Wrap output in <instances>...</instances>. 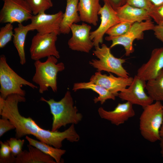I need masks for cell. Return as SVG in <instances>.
Masks as SVG:
<instances>
[{"label":"cell","instance_id":"obj_1","mask_svg":"<svg viewBox=\"0 0 163 163\" xmlns=\"http://www.w3.org/2000/svg\"><path fill=\"white\" fill-rule=\"evenodd\" d=\"M25 101L24 96L16 94L8 95L5 99L0 97V115L14 125L15 137L18 139L28 135L35 137L40 128L30 117H25L20 113L18 104Z\"/></svg>","mask_w":163,"mask_h":163},{"label":"cell","instance_id":"obj_2","mask_svg":"<svg viewBox=\"0 0 163 163\" xmlns=\"http://www.w3.org/2000/svg\"><path fill=\"white\" fill-rule=\"evenodd\" d=\"M40 100L46 102L49 105L53 116L52 131L58 130L61 127L65 126L68 124H77L82 119V114L78 112L77 107L74 106L73 98L69 91L59 101L53 99L47 100L43 97Z\"/></svg>","mask_w":163,"mask_h":163},{"label":"cell","instance_id":"obj_3","mask_svg":"<svg viewBox=\"0 0 163 163\" xmlns=\"http://www.w3.org/2000/svg\"><path fill=\"white\" fill-rule=\"evenodd\" d=\"M57 58L53 56L48 57L44 62L40 60L35 61V72L32 81L39 85V91L40 94L48 91L49 87L54 92L57 91V74L65 69L64 63H57Z\"/></svg>","mask_w":163,"mask_h":163},{"label":"cell","instance_id":"obj_4","mask_svg":"<svg viewBox=\"0 0 163 163\" xmlns=\"http://www.w3.org/2000/svg\"><path fill=\"white\" fill-rule=\"evenodd\" d=\"M163 105L155 101L143 108L139 120V129L142 136L151 142L160 141V130L163 120Z\"/></svg>","mask_w":163,"mask_h":163},{"label":"cell","instance_id":"obj_5","mask_svg":"<svg viewBox=\"0 0 163 163\" xmlns=\"http://www.w3.org/2000/svg\"><path fill=\"white\" fill-rule=\"evenodd\" d=\"M0 97L4 99L13 94L24 97L26 92L21 88L23 85L28 86L33 89L38 88L16 73L8 64L4 55L0 56Z\"/></svg>","mask_w":163,"mask_h":163},{"label":"cell","instance_id":"obj_6","mask_svg":"<svg viewBox=\"0 0 163 163\" xmlns=\"http://www.w3.org/2000/svg\"><path fill=\"white\" fill-rule=\"evenodd\" d=\"M94 49L93 53L98 59H92L89 64L97 71H105L120 77H129V74L122 66L126 59L115 57L111 53L110 47L105 44H102L101 47L94 46Z\"/></svg>","mask_w":163,"mask_h":163},{"label":"cell","instance_id":"obj_7","mask_svg":"<svg viewBox=\"0 0 163 163\" xmlns=\"http://www.w3.org/2000/svg\"><path fill=\"white\" fill-rule=\"evenodd\" d=\"M155 26L152 19L140 22H134L128 32L124 35L116 37L108 36L105 37V39L107 41H112L110 48L117 45L123 46L125 50V55L128 56L134 51L133 45L134 40L143 39L144 32L153 30Z\"/></svg>","mask_w":163,"mask_h":163},{"label":"cell","instance_id":"obj_8","mask_svg":"<svg viewBox=\"0 0 163 163\" xmlns=\"http://www.w3.org/2000/svg\"><path fill=\"white\" fill-rule=\"evenodd\" d=\"M3 5L0 11L1 23L18 24L31 20L33 13L25 0H2Z\"/></svg>","mask_w":163,"mask_h":163},{"label":"cell","instance_id":"obj_9","mask_svg":"<svg viewBox=\"0 0 163 163\" xmlns=\"http://www.w3.org/2000/svg\"><path fill=\"white\" fill-rule=\"evenodd\" d=\"M58 35L55 33L41 34L37 33L33 37L30 48L31 59L36 61L53 56L60 58L56 46Z\"/></svg>","mask_w":163,"mask_h":163},{"label":"cell","instance_id":"obj_10","mask_svg":"<svg viewBox=\"0 0 163 163\" xmlns=\"http://www.w3.org/2000/svg\"><path fill=\"white\" fill-rule=\"evenodd\" d=\"M146 82L135 75L131 84L128 88L119 92L117 96L122 100L128 101L133 105H139L143 108L153 103V100L145 91Z\"/></svg>","mask_w":163,"mask_h":163},{"label":"cell","instance_id":"obj_11","mask_svg":"<svg viewBox=\"0 0 163 163\" xmlns=\"http://www.w3.org/2000/svg\"><path fill=\"white\" fill-rule=\"evenodd\" d=\"M63 14L61 11L51 14L41 12L33 15L29 25L31 31L36 30L41 34L53 33L59 35Z\"/></svg>","mask_w":163,"mask_h":163},{"label":"cell","instance_id":"obj_12","mask_svg":"<svg viewBox=\"0 0 163 163\" xmlns=\"http://www.w3.org/2000/svg\"><path fill=\"white\" fill-rule=\"evenodd\" d=\"M101 22L98 27L90 32V38L94 46H99L103 42V37L107 31L114 25L120 22L115 10L109 4L104 3L98 13Z\"/></svg>","mask_w":163,"mask_h":163},{"label":"cell","instance_id":"obj_13","mask_svg":"<svg viewBox=\"0 0 163 163\" xmlns=\"http://www.w3.org/2000/svg\"><path fill=\"white\" fill-rule=\"evenodd\" d=\"M35 137L40 141L59 149L62 147V142L65 139L72 142H77L80 139L74 124L63 132L50 131L40 127Z\"/></svg>","mask_w":163,"mask_h":163},{"label":"cell","instance_id":"obj_14","mask_svg":"<svg viewBox=\"0 0 163 163\" xmlns=\"http://www.w3.org/2000/svg\"><path fill=\"white\" fill-rule=\"evenodd\" d=\"M91 28V26L84 23L72 24L70 27L72 36L68 42L69 48L74 51L89 53L94 46L90 38Z\"/></svg>","mask_w":163,"mask_h":163},{"label":"cell","instance_id":"obj_15","mask_svg":"<svg viewBox=\"0 0 163 163\" xmlns=\"http://www.w3.org/2000/svg\"><path fill=\"white\" fill-rule=\"evenodd\" d=\"M133 78L131 77H117L111 73L107 75L97 71L91 76L90 81L100 85L117 96L119 92L131 84Z\"/></svg>","mask_w":163,"mask_h":163},{"label":"cell","instance_id":"obj_16","mask_svg":"<svg viewBox=\"0 0 163 163\" xmlns=\"http://www.w3.org/2000/svg\"><path fill=\"white\" fill-rule=\"evenodd\" d=\"M133 104L128 101L119 103L114 109L107 111L100 107L98 110V114L102 119L110 121L118 126L123 124L135 115Z\"/></svg>","mask_w":163,"mask_h":163},{"label":"cell","instance_id":"obj_17","mask_svg":"<svg viewBox=\"0 0 163 163\" xmlns=\"http://www.w3.org/2000/svg\"><path fill=\"white\" fill-rule=\"evenodd\" d=\"M163 69V47L156 48L152 52L149 60L138 69L136 75L147 81L155 78Z\"/></svg>","mask_w":163,"mask_h":163},{"label":"cell","instance_id":"obj_18","mask_svg":"<svg viewBox=\"0 0 163 163\" xmlns=\"http://www.w3.org/2000/svg\"><path fill=\"white\" fill-rule=\"evenodd\" d=\"M101 7L99 0H79L78 10L81 21L96 26Z\"/></svg>","mask_w":163,"mask_h":163},{"label":"cell","instance_id":"obj_19","mask_svg":"<svg viewBox=\"0 0 163 163\" xmlns=\"http://www.w3.org/2000/svg\"><path fill=\"white\" fill-rule=\"evenodd\" d=\"M115 10L120 22L133 23L151 19L147 10L133 7L127 3Z\"/></svg>","mask_w":163,"mask_h":163},{"label":"cell","instance_id":"obj_20","mask_svg":"<svg viewBox=\"0 0 163 163\" xmlns=\"http://www.w3.org/2000/svg\"><path fill=\"white\" fill-rule=\"evenodd\" d=\"M28 150H24L15 157V163H56L50 156L36 147L27 145Z\"/></svg>","mask_w":163,"mask_h":163},{"label":"cell","instance_id":"obj_21","mask_svg":"<svg viewBox=\"0 0 163 163\" xmlns=\"http://www.w3.org/2000/svg\"><path fill=\"white\" fill-rule=\"evenodd\" d=\"M79 1L66 0V10L60 25L61 33L69 34L71 31L72 25L81 21L78 10Z\"/></svg>","mask_w":163,"mask_h":163},{"label":"cell","instance_id":"obj_22","mask_svg":"<svg viewBox=\"0 0 163 163\" xmlns=\"http://www.w3.org/2000/svg\"><path fill=\"white\" fill-rule=\"evenodd\" d=\"M81 89H91L98 94V96L95 97L93 99L95 103L100 102L101 104H103L107 100H115L116 97L114 94L102 86L91 81L88 82L75 83L72 90L75 91Z\"/></svg>","mask_w":163,"mask_h":163},{"label":"cell","instance_id":"obj_23","mask_svg":"<svg viewBox=\"0 0 163 163\" xmlns=\"http://www.w3.org/2000/svg\"><path fill=\"white\" fill-rule=\"evenodd\" d=\"M14 31L13 43L18 52L20 63L21 65H24L26 62L24 51L26 37L28 32L31 30L29 24L24 26L20 23L18 24V26L14 28Z\"/></svg>","mask_w":163,"mask_h":163},{"label":"cell","instance_id":"obj_24","mask_svg":"<svg viewBox=\"0 0 163 163\" xmlns=\"http://www.w3.org/2000/svg\"><path fill=\"white\" fill-rule=\"evenodd\" d=\"M145 89L153 101H163V69L155 78L147 81Z\"/></svg>","mask_w":163,"mask_h":163},{"label":"cell","instance_id":"obj_25","mask_svg":"<svg viewBox=\"0 0 163 163\" xmlns=\"http://www.w3.org/2000/svg\"><path fill=\"white\" fill-rule=\"evenodd\" d=\"M25 138L30 145L36 147L44 153L52 157L56 163L60 162L62 156L66 152L65 150L53 147L44 142L31 138L28 136H26Z\"/></svg>","mask_w":163,"mask_h":163},{"label":"cell","instance_id":"obj_26","mask_svg":"<svg viewBox=\"0 0 163 163\" xmlns=\"http://www.w3.org/2000/svg\"><path fill=\"white\" fill-rule=\"evenodd\" d=\"M33 14L36 15L45 12L53 6L51 0H25Z\"/></svg>","mask_w":163,"mask_h":163},{"label":"cell","instance_id":"obj_27","mask_svg":"<svg viewBox=\"0 0 163 163\" xmlns=\"http://www.w3.org/2000/svg\"><path fill=\"white\" fill-rule=\"evenodd\" d=\"M133 24L126 22H120L110 27L106 34L112 37L124 35L129 30Z\"/></svg>","mask_w":163,"mask_h":163},{"label":"cell","instance_id":"obj_28","mask_svg":"<svg viewBox=\"0 0 163 163\" xmlns=\"http://www.w3.org/2000/svg\"><path fill=\"white\" fill-rule=\"evenodd\" d=\"M13 26L11 23H7L0 28V48H2L11 40L14 34Z\"/></svg>","mask_w":163,"mask_h":163},{"label":"cell","instance_id":"obj_29","mask_svg":"<svg viewBox=\"0 0 163 163\" xmlns=\"http://www.w3.org/2000/svg\"><path fill=\"white\" fill-rule=\"evenodd\" d=\"M0 163H14L15 157L11 154V148L7 142L0 141Z\"/></svg>","mask_w":163,"mask_h":163},{"label":"cell","instance_id":"obj_30","mask_svg":"<svg viewBox=\"0 0 163 163\" xmlns=\"http://www.w3.org/2000/svg\"><path fill=\"white\" fill-rule=\"evenodd\" d=\"M148 11L149 15L157 24L163 23V3L157 5H154Z\"/></svg>","mask_w":163,"mask_h":163},{"label":"cell","instance_id":"obj_31","mask_svg":"<svg viewBox=\"0 0 163 163\" xmlns=\"http://www.w3.org/2000/svg\"><path fill=\"white\" fill-rule=\"evenodd\" d=\"M9 144L11 154L16 157L22 151L25 140L16 138H11L6 141Z\"/></svg>","mask_w":163,"mask_h":163},{"label":"cell","instance_id":"obj_32","mask_svg":"<svg viewBox=\"0 0 163 163\" xmlns=\"http://www.w3.org/2000/svg\"><path fill=\"white\" fill-rule=\"evenodd\" d=\"M126 3L137 8L149 11L154 5L150 0H127Z\"/></svg>","mask_w":163,"mask_h":163},{"label":"cell","instance_id":"obj_33","mask_svg":"<svg viewBox=\"0 0 163 163\" xmlns=\"http://www.w3.org/2000/svg\"><path fill=\"white\" fill-rule=\"evenodd\" d=\"M14 129V126L9 120L3 118L0 119V137L7 131Z\"/></svg>","mask_w":163,"mask_h":163},{"label":"cell","instance_id":"obj_34","mask_svg":"<svg viewBox=\"0 0 163 163\" xmlns=\"http://www.w3.org/2000/svg\"><path fill=\"white\" fill-rule=\"evenodd\" d=\"M104 3L109 4L113 9L116 10L117 8L123 6L126 3L127 0H101Z\"/></svg>","mask_w":163,"mask_h":163},{"label":"cell","instance_id":"obj_35","mask_svg":"<svg viewBox=\"0 0 163 163\" xmlns=\"http://www.w3.org/2000/svg\"><path fill=\"white\" fill-rule=\"evenodd\" d=\"M153 30L156 37L163 43V23L155 25Z\"/></svg>","mask_w":163,"mask_h":163},{"label":"cell","instance_id":"obj_36","mask_svg":"<svg viewBox=\"0 0 163 163\" xmlns=\"http://www.w3.org/2000/svg\"><path fill=\"white\" fill-rule=\"evenodd\" d=\"M153 4L157 5L163 3V0H150Z\"/></svg>","mask_w":163,"mask_h":163},{"label":"cell","instance_id":"obj_37","mask_svg":"<svg viewBox=\"0 0 163 163\" xmlns=\"http://www.w3.org/2000/svg\"><path fill=\"white\" fill-rule=\"evenodd\" d=\"M160 145L161 149L160 153L163 158V137L161 138L160 140Z\"/></svg>","mask_w":163,"mask_h":163},{"label":"cell","instance_id":"obj_38","mask_svg":"<svg viewBox=\"0 0 163 163\" xmlns=\"http://www.w3.org/2000/svg\"><path fill=\"white\" fill-rule=\"evenodd\" d=\"M160 135L161 138L163 137V120L160 130Z\"/></svg>","mask_w":163,"mask_h":163},{"label":"cell","instance_id":"obj_39","mask_svg":"<svg viewBox=\"0 0 163 163\" xmlns=\"http://www.w3.org/2000/svg\"><path fill=\"white\" fill-rule=\"evenodd\" d=\"M162 107H163V106H162Z\"/></svg>","mask_w":163,"mask_h":163}]
</instances>
